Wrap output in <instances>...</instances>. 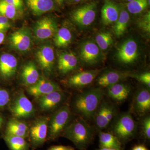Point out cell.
Segmentation results:
<instances>
[{"label": "cell", "instance_id": "cell-11", "mask_svg": "<svg viewBox=\"0 0 150 150\" xmlns=\"http://www.w3.org/2000/svg\"><path fill=\"white\" fill-rule=\"evenodd\" d=\"M13 115L17 118H27L34 113L32 103L23 92L20 93L10 107Z\"/></svg>", "mask_w": 150, "mask_h": 150}, {"label": "cell", "instance_id": "cell-44", "mask_svg": "<svg viewBox=\"0 0 150 150\" xmlns=\"http://www.w3.org/2000/svg\"><path fill=\"white\" fill-rule=\"evenodd\" d=\"M69 1L72 4H77L80 2L81 0H69Z\"/></svg>", "mask_w": 150, "mask_h": 150}, {"label": "cell", "instance_id": "cell-1", "mask_svg": "<svg viewBox=\"0 0 150 150\" xmlns=\"http://www.w3.org/2000/svg\"><path fill=\"white\" fill-rule=\"evenodd\" d=\"M62 135L73 142L79 150H86L91 144L94 129L85 120L79 116L71 121Z\"/></svg>", "mask_w": 150, "mask_h": 150}, {"label": "cell", "instance_id": "cell-25", "mask_svg": "<svg viewBox=\"0 0 150 150\" xmlns=\"http://www.w3.org/2000/svg\"><path fill=\"white\" fill-rule=\"evenodd\" d=\"M29 130L26 123L13 119L8 123L6 135L21 137L25 139L28 137Z\"/></svg>", "mask_w": 150, "mask_h": 150}, {"label": "cell", "instance_id": "cell-24", "mask_svg": "<svg viewBox=\"0 0 150 150\" xmlns=\"http://www.w3.org/2000/svg\"><path fill=\"white\" fill-rule=\"evenodd\" d=\"M127 76L126 74L116 71H107L100 75L97 80V84L106 88L118 83Z\"/></svg>", "mask_w": 150, "mask_h": 150}, {"label": "cell", "instance_id": "cell-36", "mask_svg": "<svg viewBox=\"0 0 150 150\" xmlns=\"http://www.w3.org/2000/svg\"><path fill=\"white\" fill-rule=\"evenodd\" d=\"M9 101L10 96L8 92L0 88V108L4 107Z\"/></svg>", "mask_w": 150, "mask_h": 150}, {"label": "cell", "instance_id": "cell-3", "mask_svg": "<svg viewBox=\"0 0 150 150\" xmlns=\"http://www.w3.org/2000/svg\"><path fill=\"white\" fill-rule=\"evenodd\" d=\"M137 129V123L131 113L124 112L115 117L111 124L110 133L122 144L132 139Z\"/></svg>", "mask_w": 150, "mask_h": 150}, {"label": "cell", "instance_id": "cell-9", "mask_svg": "<svg viewBox=\"0 0 150 150\" xmlns=\"http://www.w3.org/2000/svg\"><path fill=\"white\" fill-rule=\"evenodd\" d=\"M116 110L112 103L103 99L97 110L93 119L97 129H106L115 117Z\"/></svg>", "mask_w": 150, "mask_h": 150}, {"label": "cell", "instance_id": "cell-32", "mask_svg": "<svg viewBox=\"0 0 150 150\" xmlns=\"http://www.w3.org/2000/svg\"><path fill=\"white\" fill-rule=\"evenodd\" d=\"M128 12L133 14H138L142 13L147 8V0H134L126 4Z\"/></svg>", "mask_w": 150, "mask_h": 150}, {"label": "cell", "instance_id": "cell-28", "mask_svg": "<svg viewBox=\"0 0 150 150\" xmlns=\"http://www.w3.org/2000/svg\"><path fill=\"white\" fill-rule=\"evenodd\" d=\"M54 44L58 48H66L71 42L72 35L69 30L66 27L58 29L54 36Z\"/></svg>", "mask_w": 150, "mask_h": 150}, {"label": "cell", "instance_id": "cell-23", "mask_svg": "<svg viewBox=\"0 0 150 150\" xmlns=\"http://www.w3.org/2000/svg\"><path fill=\"white\" fill-rule=\"evenodd\" d=\"M21 78L25 85L30 86L35 84L39 79V74L35 63L29 62L23 67Z\"/></svg>", "mask_w": 150, "mask_h": 150}, {"label": "cell", "instance_id": "cell-17", "mask_svg": "<svg viewBox=\"0 0 150 150\" xmlns=\"http://www.w3.org/2000/svg\"><path fill=\"white\" fill-rule=\"evenodd\" d=\"M133 108L138 115L143 116L150 110V93L146 88L138 91L134 96Z\"/></svg>", "mask_w": 150, "mask_h": 150}, {"label": "cell", "instance_id": "cell-20", "mask_svg": "<svg viewBox=\"0 0 150 150\" xmlns=\"http://www.w3.org/2000/svg\"><path fill=\"white\" fill-rule=\"evenodd\" d=\"M131 91V87L122 83H115L107 88L108 96L114 101L121 103L125 101L129 98Z\"/></svg>", "mask_w": 150, "mask_h": 150}, {"label": "cell", "instance_id": "cell-41", "mask_svg": "<svg viewBox=\"0 0 150 150\" xmlns=\"http://www.w3.org/2000/svg\"><path fill=\"white\" fill-rule=\"evenodd\" d=\"M5 38V33L4 32H0V45L4 42Z\"/></svg>", "mask_w": 150, "mask_h": 150}, {"label": "cell", "instance_id": "cell-43", "mask_svg": "<svg viewBox=\"0 0 150 150\" xmlns=\"http://www.w3.org/2000/svg\"><path fill=\"white\" fill-rule=\"evenodd\" d=\"M4 121V118H3L2 116L0 115V128H1V127L2 126Z\"/></svg>", "mask_w": 150, "mask_h": 150}, {"label": "cell", "instance_id": "cell-22", "mask_svg": "<svg viewBox=\"0 0 150 150\" xmlns=\"http://www.w3.org/2000/svg\"><path fill=\"white\" fill-rule=\"evenodd\" d=\"M28 7L36 16L56 9L54 0H26Z\"/></svg>", "mask_w": 150, "mask_h": 150}, {"label": "cell", "instance_id": "cell-2", "mask_svg": "<svg viewBox=\"0 0 150 150\" xmlns=\"http://www.w3.org/2000/svg\"><path fill=\"white\" fill-rule=\"evenodd\" d=\"M105 93L102 89L91 88L84 91L76 96L73 107L79 116L88 121L93 119Z\"/></svg>", "mask_w": 150, "mask_h": 150}, {"label": "cell", "instance_id": "cell-8", "mask_svg": "<svg viewBox=\"0 0 150 150\" xmlns=\"http://www.w3.org/2000/svg\"><path fill=\"white\" fill-rule=\"evenodd\" d=\"M49 118L46 117L38 118L32 124L29 130L30 142L33 148L40 147L47 139Z\"/></svg>", "mask_w": 150, "mask_h": 150}, {"label": "cell", "instance_id": "cell-42", "mask_svg": "<svg viewBox=\"0 0 150 150\" xmlns=\"http://www.w3.org/2000/svg\"><path fill=\"white\" fill-rule=\"evenodd\" d=\"M56 4L62 7L64 5V0H55Z\"/></svg>", "mask_w": 150, "mask_h": 150}, {"label": "cell", "instance_id": "cell-21", "mask_svg": "<svg viewBox=\"0 0 150 150\" xmlns=\"http://www.w3.org/2000/svg\"><path fill=\"white\" fill-rule=\"evenodd\" d=\"M78 59L72 52H62L58 57V68L60 72L66 74L76 68Z\"/></svg>", "mask_w": 150, "mask_h": 150}, {"label": "cell", "instance_id": "cell-31", "mask_svg": "<svg viewBox=\"0 0 150 150\" xmlns=\"http://www.w3.org/2000/svg\"><path fill=\"white\" fill-rule=\"evenodd\" d=\"M96 40L97 46L102 50H106L113 42L112 35L108 31L98 33L96 38Z\"/></svg>", "mask_w": 150, "mask_h": 150}, {"label": "cell", "instance_id": "cell-18", "mask_svg": "<svg viewBox=\"0 0 150 150\" xmlns=\"http://www.w3.org/2000/svg\"><path fill=\"white\" fill-rule=\"evenodd\" d=\"M39 98L38 103L40 109L49 110L59 106L64 101L65 96L62 91H56Z\"/></svg>", "mask_w": 150, "mask_h": 150}, {"label": "cell", "instance_id": "cell-46", "mask_svg": "<svg viewBox=\"0 0 150 150\" xmlns=\"http://www.w3.org/2000/svg\"><path fill=\"white\" fill-rule=\"evenodd\" d=\"M123 1L128 2V3H129L130 2L132 1H134V0H123Z\"/></svg>", "mask_w": 150, "mask_h": 150}, {"label": "cell", "instance_id": "cell-33", "mask_svg": "<svg viewBox=\"0 0 150 150\" xmlns=\"http://www.w3.org/2000/svg\"><path fill=\"white\" fill-rule=\"evenodd\" d=\"M139 26L144 32L149 34L150 33V12L149 11L140 19Z\"/></svg>", "mask_w": 150, "mask_h": 150}, {"label": "cell", "instance_id": "cell-35", "mask_svg": "<svg viewBox=\"0 0 150 150\" xmlns=\"http://www.w3.org/2000/svg\"><path fill=\"white\" fill-rule=\"evenodd\" d=\"M142 83L144 84L148 88L150 87V73L149 72L142 73L140 74L133 76Z\"/></svg>", "mask_w": 150, "mask_h": 150}, {"label": "cell", "instance_id": "cell-5", "mask_svg": "<svg viewBox=\"0 0 150 150\" xmlns=\"http://www.w3.org/2000/svg\"><path fill=\"white\" fill-rule=\"evenodd\" d=\"M10 46L15 51L26 53L31 49L33 35L29 28L23 27L13 32L8 37Z\"/></svg>", "mask_w": 150, "mask_h": 150}, {"label": "cell", "instance_id": "cell-30", "mask_svg": "<svg viewBox=\"0 0 150 150\" xmlns=\"http://www.w3.org/2000/svg\"><path fill=\"white\" fill-rule=\"evenodd\" d=\"M21 13L13 6L3 0H0V15L5 17L9 20H15Z\"/></svg>", "mask_w": 150, "mask_h": 150}, {"label": "cell", "instance_id": "cell-7", "mask_svg": "<svg viewBox=\"0 0 150 150\" xmlns=\"http://www.w3.org/2000/svg\"><path fill=\"white\" fill-rule=\"evenodd\" d=\"M97 4L96 2L86 4L71 12L70 17L76 24L82 27L91 25L96 17Z\"/></svg>", "mask_w": 150, "mask_h": 150}, {"label": "cell", "instance_id": "cell-6", "mask_svg": "<svg viewBox=\"0 0 150 150\" xmlns=\"http://www.w3.org/2000/svg\"><path fill=\"white\" fill-rule=\"evenodd\" d=\"M58 25L51 17H43L36 22L33 28V36L38 42H43L54 37L57 30Z\"/></svg>", "mask_w": 150, "mask_h": 150}, {"label": "cell", "instance_id": "cell-4", "mask_svg": "<svg viewBox=\"0 0 150 150\" xmlns=\"http://www.w3.org/2000/svg\"><path fill=\"white\" fill-rule=\"evenodd\" d=\"M71 112L67 105L56 110L48 122V138L54 140L62 135L63 131L71 121Z\"/></svg>", "mask_w": 150, "mask_h": 150}, {"label": "cell", "instance_id": "cell-16", "mask_svg": "<svg viewBox=\"0 0 150 150\" xmlns=\"http://www.w3.org/2000/svg\"><path fill=\"white\" fill-rule=\"evenodd\" d=\"M80 55L81 60L86 64H95L100 58V48L93 41H86L81 47Z\"/></svg>", "mask_w": 150, "mask_h": 150}, {"label": "cell", "instance_id": "cell-38", "mask_svg": "<svg viewBox=\"0 0 150 150\" xmlns=\"http://www.w3.org/2000/svg\"><path fill=\"white\" fill-rule=\"evenodd\" d=\"M11 5L21 13L24 9L23 0H3Z\"/></svg>", "mask_w": 150, "mask_h": 150}, {"label": "cell", "instance_id": "cell-26", "mask_svg": "<svg viewBox=\"0 0 150 150\" xmlns=\"http://www.w3.org/2000/svg\"><path fill=\"white\" fill-rule=\"evenodd\" d=\"M99 138L100 148L122 150V143L111 133L100 131Z\"/></svg>", "mask_w": 150, "mask_h": 150}, {"label": "cell", "instance_id": "cell-10", "mask_svg": "<svg viewBox=\"0 0 150 150\" xmlns=\"http://www.w3.org/2000/svg\"><path fill=\"white\" fill-rule=\"evenodd\" d=\"M35 58L38 64L46 74L52 73L54 69L55 54L53 46L48 44L40 46L35 52Z\"/></svg>", "mask_w": 150, "mask_h": 150}, {"label": "cell", "instance_id": "cell-40", "mask_svg": "<svg viewBox=\"0 0 150 150\" xmlns=\"http://www.w3.org/2000/svg\"><path fill=\"white\" fill-rule=\"evenodd\" d=\"M132 150H148L145 146L143 145H137L133 148Z\"/></svg>", "mask_w": 150, "mask_h": 150}, {"label": "cell", "instance_id": "cell-12", "mask_svg": "<svg viewBox=\"0 0 150 150\" xmlns=\"http://www.w3.org/2000/svg\"><path fill=\"white\" fill-rule=\"evenodd\" d=\"M118 61L125 64L135 62L138 56V46L133 39L126 40L118 48L117 53Z\"/></svg>", "mask_w": 150, "mask_h": 150}, {"label": "cell", "instance_id": "cell-27", "mask_svg": "<svg viewBox=\"0 0 150 150\" xmlns=\"http://www.w3.org/2000/svg\"><path fill=\"white\" fill-rule=\"evenodd\" d=\"M130 20L128 11L124 8L120 7L119 16L113 27L114 34L118 37L122 36L126 31Z\"/></svg>", "mask_w": 150, "mask_h": 150}, {"label": "cell", "instance_id": "cell-13", "mask_svg": "<svg viewBox=\"0 0 150 150\" xmlns=\"http://www.w3.org/2000/svg\"><path fill=\"white\" fill-rule=\"evenodd\" d=\"M61 91L57 83L44 78H39L34 84L28 87V92L30 95L36 97H40L52 92Z\"/></svg>", "mask_w": 150, "mask_h": 150}, {"label": "cell", "instance_id": "cell-29", "mask_svg": "<svg viewBox=\"0 0 150 150\" xmlns=\"http://www.w3.org/2000/svg\"><path fill=\"white\" fill-rule=\"evenodd\" d=\"M4 139L10 150H29V144L22 137L6 135Z\"/></svg>", "mask_w": 150, "mask_h": 150}, {"label": "cell", "instance_id": "cell-37", "mask_svg": "<svg viewBox=\"0 0 150 150\" xmlns=\"http://www.w3.org/2000/svg\"><path fill=\"white\" fill-rule=\"evenodd\" d=\"M11 27L9 19L0 15V32L5 33Z\"/></svg>", "mask_w": 150, "mask_h": 150}, {"label": "cell", "instance_id": "cell-19", "mask_svg": "<svg viewBox=\"0 0 150 150\" xmlns=\"http://www.w3.org/2000/svg\"><path fill=\"white\" fill-rule=\"evenodd\" d=\"M120 7L110 0H105L101 11V20L105 25L115 23L118 19Z\"/></svg>", "mask_w": 150, "mask_h": 150}, {"label": "cell", "instance_id": "cell-34", "mask_svg": "<svg viewBox=\"0 0 150 150\" xmlns=\"http://www.w3.org/2000/svg\"><path fill=\"white\" fill-rule=\"evenodd\" d=\"M142 134L146 139H150V117L147 116L143 119L142 122Z\"/></svg>", "mask_w": 150, "mask_h": 150}, {"label": "cell", "instance_id": "cell-14", "mask_svg": "<svg viewBox=\"0 0 150 150\" xmlns=\"http://www.w3.org/2000/svg\"><path fill=\"white\" fill-rule=\"evenodd\" d=\"M17 59L12 54L5 53L0 56V75L4 79H11L15 75L17 69Z\"/></svg>", "mask_w": 150, "mask_h": 150}, {"label": "cell", "instance_id": "cell-45", "mask_svg": "<svg viewBox=\"0 0 150 150\" xmlns=\"http://www.w3.org/2000/svg\"><path fill=\"white\" fill-rule=\"evenodd\" d=\"M98 150H117L115 149H107V148H100Z\"/></svg>", "mask_w": 150, "mask_h": 150}, {"label": "cell", "instance_id": "cell-15", "mask_svg": "<svg viewBox=\"0 0 150 150\" xmlns=\"http://www.w3.org/2000/svg\"><path fill=\"white\" fill-rule=\"evenodd\" d=\"M99 70H91L79 72L70 76L67 83L70 86L81 88L90 84L97 76Z\"/></svg>", "mask_w": 150, "mask_h": 150}, {"label": "cell", "instance_id": "cell-39", "mask_svg": "<svg viewBox=\"0 0 150 150\" xmlns=\"http://www.w3.org/2000/svg\"><path fill=\"white\" fill-rule=\"evenodd\" d=\"M47 150H75L74 149L70 146H51Z\"/></svg>", "mask_w": 150, "mask_h": 150}]
</instances>
